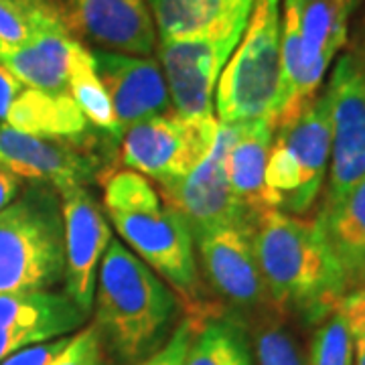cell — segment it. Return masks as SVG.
Instances as JSON below:
<instances>
[{
	"mask_svg": "<svg viewBox=\"0 0 365 365\" xmlns=\"http://www.w3.org/2000/svg\"><path fill=\"white\" fill-rule=\"evenodd\" d=\"M254 250L272 304L319 325L347 284L317 220L268 209L254 220Z\"/></svg>",
	"mask_w": 365,
	"mask_h": 365,
	"instance_id": "cell-1",
	"label": "cell"
},
{
	"mask_svg": "<svg viewBox=\"0 0 365 365\" xmlns=\"http://www.w3.org/2000/svg\"><path fill=\"white\" fill-rule=\"evenodd\" d=\"M104 207L118 234L138 258L160 274L187 302V317L213 309L199 292L195 240L187 222L160 203V195L136 170H116L104 179Z\"/></svg>",
	"mask_w": 365,
	"mask_h": 365,
	"instance_id": "cell-2",
	"label": "cell"
},
{
	"mask_svg": "<svg viewBox=\"0 0 365 365\" xmlns=\"http://www.w3.org/2000/svg\"><path fill=\"white\" fill-rule=\"evenodd\" d=\"M93 300V325L124 361L157 351L179 304L163 278L118 240L108 244Z\"/></svg>",
	"mask_w": 365,
	"mask_h": 365,
	"instance_id": "cell-3",
	"label": "cell"
},
{
	"mask_svg": "<svg viewBox=\"0 0 365 365\" xmlns=\"http://www.w3.org/2000/svg\"><path fill=\"white\" fill-rule=\"evenodd\" d=\"M63 276L61 199L37 182L0 211V294L47 290Z\"/></svg>",
	"mask_w": 365,
	"mask_h": 365,
	"instance_id": "cell-4",
	"label": "cell"
},
{
	"mask_svg": "<svg viewBox=\"0 0 365 365\" xmlns=\"http://www.w3.org/2000/svg\"><path fill=\"white\" fill-rule=\"evenodd\" d=\"M280 0H256L248 26L217 79V122H276L282 100Z\"/></svg>",
	"mask_w": 365,
	"mask_h": 365,
	"instance_id": "cell-5",
	"label": "cell"
},
{
	"mask_svg": "<svg viewBox=\"0 0 365 365\" xmlns=\"http://www.w3.org/2000/svg\"><path fill=\"white\" fill-rule=\"evenodd\" d=\"M331 158V124L325 91L299 116L274 130L266 163V187L278 209L302 217L321 195Z\"/></svg>",
	"mask_w": 365,
	"mask_h": 365,
	"instance_id": "cell-6",
	"label": "cell"
},
{
	"mask_svg": "<svg viewBox=\"0 0 365 365\" xmlns=\"http://www.w3.org/2000/svg\"><path fill=\"white\" fill-rule=\"evenodd\" d=\"M331 124V158L323 205L335 207L365 179V63L341 55L325 90Z\"/></svg>",
	"mask_w": 365,
	"mask_h": 365,
	"instance_id": "cell-7",
	"label": "cell"
},
{
	"mask_svg": "<svg viewBox=\"0 0 365 365\" xmlns=\"http://www.w3.org/2000/svg\"><path fill=\"white\" fill-rule=\"evenodd\" d=\"M215 136L217 118L193 120L167 112L124 132L122 165L157 182L177 181L205 160Z\"/></svg>",
	"mask_w": 365,
	"mask_h": 365,
	"instance_id": "cell-8",
	"label": "cell"
},
{
	"mask_svg": "<svg viewBox=\"0 0 365 365\" xmlns=\"http://www.w3.org/2000/svg\"><path fill=\"white\" fill-rule=\"evenodd\" d=\"M237 132L240 122H217V136L205 160L182 179L158 182L165 203L187 222L193 240L220 227L252 223L256 220V215H252L235 199L225 175V157L234 146Z\"/></svg>",
	"mask_w": 365,
	"mask_h": 365,
	"instance_id": "cell-9",
	"label": "cell"
},
{
	"mask_svg": "<svg viewBox=\"0 0 365 365\" xmlns=\"http://www.w3.org/2000/svg\"><path fill=\"white\" fill-rule=\"evenodd\" d=\"M248 25H232L203 37L160 41L158 55L167 76L170 104L193 120L213 116L217 79Z\"/></svg>",
	"mask_w": 365,
	"mask_h": 365,
	"instance_id": "cell-10",
	"label": "cell"
},
{
	"mask_svg": "<svg viewBox=\"0 0 365 365\" xmlns=\"http://www.w3.org/2000/svg\"><path fill=\"white\" fill-rule=\"evenodd\" d=\"M207 280L240 311L260 313L274 307L254 250V222L220 227L195 237Z\"/></svg>",
	"mask_w": 365,
	"mask_h": 365,
	"instance_id": "cell-11",
	"label": "cell"
},
{
	"mask_svg": "<svg viewBox=\"0 0 365 365\" xmlns=\"http://www.w3.org/2000/svg\"><path fill=\"white\" fill-rule=\"evenodd\" d=\"M66 235L67 297L90 313L96 294L98 264L112 240L110 225L96 197L83 185L59 191Z\"/></svg>",
	"mask_w": 365,
	"mask_h": 365,
	"instance_id": "cell-12",
	"label": "cell"
},
{
	"mask_svg": "<svg viewBox=\"0 0 365 365\" xmlns=\"http://www.w3.org/2000/svg\"><path fill=\"white\" fill-rule=\"evenodd\" d=\"M67 26L104 51L148 57L157 26L146 0H59Z\"/></svg>",
	"mask_w": 365,
	"mask_h": 365,
	"instance_id": "cell-13",
	"label": "cell"
},
{
	"mask_svg": "<svg viewBox=\"0 0 365 365\" xmlns=\"http://www.w3.org/2000/svg\"><path fill=\"white\" fill-rule=\"evenodd\" d=\"M96 71L114 108L120 134L169 110L170 96L155 59L116 51H91Z\"/></svg>",
	"mask_w": 365,
	"mask_h": 365,
	"instance_id": "cell-14",
	"label": "cell"
},
{
	"mask_svg": "<svg viewBox=\"0 0 365 365\" xmlns=\"http://www.w3.org/2000/svg\"><path fill=\"white\" fill-rule=\"evenodd\" d=\"M100 160L66 140L39 138L0 124V169L19 179L51 185L57 191L86 185L98 173Z\"/></svg>",
	"mask_w": 365,
	"mask_h": 365,
	"instance_id": "cell-15",
	"label": "cell"
},
{
	"mask_svg": "<svg viewBox=\"0 0 365 365\" xmlns=\"http://www.w3.org/2000/svg\"><path fill=\"white\" fill-rule=\"evenodd\" d=\"M66 292L29 290L0 294V361L19 349L67 337L86 323Z\"/></svg>",
	"mask_w": 365,
	"mask_h": 365,
	"instance_id": "cell-16",
	"label": "cell"
},
{
	"mask_svg": "<svg viewBox=\"0 0 365 365\" xmlns=\"http://www.w3.org/2000/svg\"><path fill=\"white\" fill-rule=\"evenodd\" d=\"M76 37L66 23L45 26L21 45H0V63L31 90L69 93L67 71Z\"/></svg>",
	"mask_w": 365,
	"mask_h": 365,
	"instance_id": "cell-17",
	"label": "cell"
},
{
	"mask_svg": "<svg viewBox=\"0 0 365 365\" xmlns=\"http://www.w3.org/2000/svg\"><path fill=\"white\" fill-rule=\"evenodd\" d=\"M276 122L272 118H258L240 122L234 146L225 157V175L235 199L252 215L278 209L274 193L266 187V163L272 148Z\"/></svg>",
	"mask_w": 365,
	"mask_h": 365,
	"instance_id": "cell-18",
	"label": "cell"
},
{
	"mask_svg": "<svg viewBox=\"0 0 365 365\" xmlns=\"http://www.w3.org/2000/svg\"><path fill=\"white\" fill-rule=\"evenodd\" d=\"M256 0H150L160 41L193 39L232 25H248Z\"/></svg>",
	"mask_w": 365,
	"mask_h": 365,
	"instance_id": "cell-19",
	"label": "cell"
},
{
	"mask_svg": "<svg viewBox=\"0 0 365 365\" xmlns=\"http://www.w3.org/2000/svg\"><path fill=\"white\" fill-rule=\"evenodd\" d=\"M4 124L39 138L76 140L86 134L90 122L69 93L25 88L11 106Z\"/></svg>",
	"mask_w": 365,
	"mask_h": 365,
	"instance_id": "cell-20",
	"label": "cell"
},
{
	"mask_svg": "<svg viewBox=\"0 0 365 365\" xmlns=\"http://www.w3.org/2000/svg\"><path fill=\"white\" fill-rule=\"evenodd\" d=\"M345 276L347 290L365 280V179L335 207L314 217Z\"/></svg>",
	"mask_w": 365,
	"mask_h": 365,
	"instance_id": "cell-21",
	"label": "cell"
},
{
	"mask_svg": "<svg viewBox=\"0 0 365 365\" xmlns=\"http://www.w3.org/2000/svg\"><path fill=\"white\" fill-rule=\"evenodd\" d=\"M297 13L304 59L325 78L333 59L347 45L351 13L345 0H297Z\"/></svg>",
	"mask_w": 365,
	"mask_h": 365,
	"instance_id": "cell-22",
	"label": "cell"
},
{
	"mask_svg": "<svg viewBox=\"0 0 365 365\" xmlns=\"http://www.w3.org/2000/svg\"><path fill=\"white\" fill-rule=\"evenodd\" d=\"M195 321L185 365H254L240 319L213 311Z\"/></svg>",
	"mask_w": 365,
	"mask_h": 365,
	"instance_id": "cell-23",
	"label": "cell"
},
{
	"mask_svg": "<svg viewBox=\"0 0 365 365\" xmlns=\"http://www.w3.org/2000/svg\"><path fill=\"white\" fill-rule=\"evenodd\" d=\"M67 90L90 124H93L98 130L108 132L114 138L122 136L108 91L96 71L93 55L78 39L71 45Z\"/></svg>",
	"mask_w": 365,
	"mask_h": 365,
	"instance_id": "cell-24",
	"label": "cell"
},
{
	"mask_svg": "<svg viewBox=\"0 0 365 365\" xmlns=\"http://www.w3.org/2000/svg\"><path fill=\"white\" fill-rule=\"evenodd\" d=\"M252 337L258 365H309L299 337L287 323V313L276 307L256 313Z\"/></svg>",
	"mask_w": 365,
	"mask_h": 365,
	"instance_id": "cell-25",
	"label": "cell"
},
{
	"mask_svg": "<svg viewBox=\"0 0 365 365\" xmlns=\"http://www.w3.org/2000/svg\"><path fill=\"white\" fill-rule=\"evenodd\" d=\"M59 23H66L59 0H0V45H21Z\"/></svg>",
	"mask_w": 365,
	"mask_h": 365,
	"instance_id": "cell-26",
	"label": "cell"
},
{
	"mask_svg": "<svg viewBox=\"0 0 365 365\" xmlns=\"http://www.w3.org/2000/svg\"><path fill=\"white\" fill-rule=\"evenodd\" d=\"M309 365H355V341L339 313H331L314 329Z\"/></svg>",
	"mask_w": 365,
	"mask_h": 365,
	"instance_id": "cell-27",
	"label": "cell"
},
{
	"mask_svg": "<svg viewBox=\"0 0 365 365\" xmlns=\"http://www.w3.org/2000/svg\"><path fill=\"white\" fill-rule=\"evenodd\" d=\"M102 335L96 325L71 335V341L51 365H100L102 364Z\"/></svg>",
	"mask_w": 365,
	"mask_h": 365,
	"instance_id": "cell-28",
	"label": "cell"
},
{
	"mask_svg": "<svg viewBox=\"0 0 365 365\" xmlns=\"http://www.w3.org/2000/svg\"><path fill=\"white\" fill-rule=\"evenodd\" d=\"M193 329H195V321L191 317H187L173 331L169 341L163 343L157 351L150 353L143 364L138 365H185V355H187L189 343L193 337Z\"/></svg>",
	"mask_w": 365,
	"mask_h": 365,
	"instance_id": "cell-29",
	"label": "cell"
},
{
	"mask_svg": "<svg viewBox=\"0 0 365 365\" xmlns=\"http://www.w3.org/2000/svg\"><path fill=\"white\" fill-rule=\"evenodd\" d=\"M335 313L343 317L353 339H365V282L345 290L335 307Z\"/></svg>",
	"mask_w": 365,
	"mask_h": 365,
	"instance_id": "cell-30",
	"label": "cell"
},
{
	"mask_svg": "<svg viewBox=\"0 0 365 365\" xmlns=\"http://www.w3.org/2000/svg\"><path fill=\"white\" fill-rule=\"evenodd\" d=\"M69 341H71V335L37 343V345H29L25 349H19L13 355H9L6 359H2L0 365H51L61 353L66 351Z\"/></svg>",
	"mask_w": 365,
	"mask_h": 365,
	"instance_id": "cell-31",
	"label": "cell"
},
{
	"mask_svg": "<svg viewBox=\"0 0 365 365\" xmlns=\"http://www.w3.org/2000/svg\"><path fill=\"white\" fill-rule=\"evenodd\" d=\"M23 90H25V86L16 79L13 71L0 63V120L2 122L9 114L13 102L16 100V96Z\"/></svg>",
	"mask_w": 365,
	"mask_h": 365,
	"instance_id": "cell-32",
	"label": "cell"
},
{
	"mask_svg": "<svg viewBox=\"0 0 365 365\" xmlns=\"http://www.w3.org/2000/svg\"><path fill=\"white\" fill-rule=\"evenodd\" d=\"M19 195H21V179L9 170L0 169V211L11 205Z\"/></svg>",
	"mask_w": 365,
	"mask_h": 365,
	"instance_id": "cell-33",
	"label": "cell"
},
{
	"mask_svg": "<svg viewBox=\"0 0 365 365\" xmlns=\"http://www.w3.org/2000/svg\"><path fill=\"white\" fill-rule=\"evenodd\" d=\"M355 341V365H365V339Z\"/></svg>",
	"mask_w": 365,
	"mask_h": 365,
	"instance_id": "cell-34",
	"label": "cell"
},
{
	"mask_svg": "<svg viewBox=\"0 0 365 365\" xmlns=\"http://www.w3.org/2000/svg\"><path fill=\"white\" fill-rule=\"evenodd\" d=\"M353 53H355V55H357V57H359V59L365 63V14H364V25H361V43H359V47H357Z\"/></svg>",
	"mask_w": 365,
	"mask_h": 365,
	"instance_id": "cell-35",
	"label": "cell"
},
{
	"mask_svg": "<svg viewBox=\"0 0 365 365\" xmlns=\"http://www.w3.org/2000/svg\"><path fill=\"white\" fill-rule=\"evenodd\" d=\"M345 4H347L349 13L353 14V11H355V9H357V4H359V0H345Z\"/></svg>",
	"mask_w": 365,
	"mask_h": 365,
	"instance_id": "cell-36",
	"label": "cell"
},
{
	"mask_svg": "<svg viewBox=\"0 0 365 365\" xmlns=\"http://www.w3.org/2000/svg\"><path fill=\"white\" fill-rule=\"evenodd\" d=\"M364 282H365V280H364ZM359 284H361V282H359Z\"/></svg>",
	"mask_w": 365,
	"mask_h": 365,
	"instance_id": "cell-37",
	"label": "cell"
}]
</instances>
